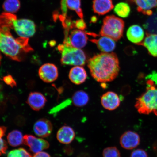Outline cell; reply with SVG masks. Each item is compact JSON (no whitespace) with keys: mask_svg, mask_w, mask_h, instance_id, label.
Instances as JSON below:
<instances>
[{"mask_svg":"<svg viewBox=\"0 0 157 157\" xmlns=\"http://www.w3.org/2000/svg\"><path fill=\"white\" fill-rule=\"evenodd\" d=\"M73 105L77 107H81L86 105L89 101V96L83 90L75 92L72 97Z\"/></svg>","mask_w":157,"mask_h":157,"instance_id":"22","label":"cell"},{"mask_svg":"<svg viewBox=\"0 0 157 157\" xmlns=\"http://www.w3.org/2000/svg\"><path fill=\"white\" fill-rule=\"evenodd\" d=\"M127 36L130 42L141 45L145 39V32L142 27L137 25H131L127 31Z\"/></svg>","mask_w":157,"mask_h":157,"instance_id":"13","label":"cell"},{"mask_svg":"<svg viewBox=\"0 0 157 157\" xmlns=\"http://www.w3.org/2000/svg\"><path fill=\"white\" fill-rule=\"evenodd\" d=\"M86 23L83 19L78 20L74 21L73 28H76L80 30H83L86 28Z\"/></svg>","mask_w":157,"mask_h":157,"instance_id":"31","label":"cell"},{"mask_svg":"<svg viewBox=\"0 0 157 157\" xmlns=\"http://www.w3.org/2000/svg\"><path fill=\"white\" fill-rule=\"evenodd\" d=\"M124 27V22L122 19L114 15L108 16L103 20L100 34L118 41L122 38Z\"/></svg>","mask_w":157,"mask_h":157,"instance_id":"5","label":"cell"},{"mask_svg":"<svg viewBox=\"0 0 157 157\" xmlns=\"http://www.w3.org/2000/svg\"><path fill=\"white\" fill-rule=\"evenodd\" d=\"M3 80L6 83L11 86V87L16 85L15 80L11 75H7L3 78Z\"/></svg>","mask_w":157,"mask_h":157,"instance_id":"33","label":"cell"},{"mask_svg":"<svg viewBox=\"0 0 157 157\" xmlns=\"http://www.w3.org/2000/svg\"><path fill=\"white\" fill-rule=\"evenodd\" d=\"M24 143L29 147L31 152L35 154L48 149L50 146L48 141L30 135L24 136Z\"/></svg>","mask_w":157,"mask_h":157,"instance_id":"8","label":"cell"},{"mask_svg":"<svg viewBox=\"0 0 157 157\" xmlns=\"http://www.w3.org/2000/svg\"><path fill=\"white\" fill-rule=\"evenodd\" d=\"M87 34L83 30L74 29L67 36H65L64 42L68 43L74 48L81 49L87 44Z\"/></svg>","mask_w":157,"mask_h":157,"instance_id":"7","label":"cell"},{"mask_svg":"<svg viewBox=\"0 0 157 157\" xmlns=\"http://www.w3.org/2000/svg\"><path fill=\"white\" fill-rule=\"evenodd\" d=\"M143 27L146 30L147 35H157V9L155 13L149 16Z\"/></svg>","mask_w":157,"mask_h":157,"instance_id":"21","label":"cell"},{"mask_svg":"<svg viewBox=\"0 0 157 157\" xmlns=\"http://www.w3.org/2000/svg\"><path fill=\"white\" fill-rule=\"evenodd\" d=\"M90 40L95 44L98 48L104 53L112 52L116 46L114 40L106 36H102L99 38L91 39Z\"/></svg>","mask_w":157,"mask_h":157,"instance_id":"15","label":"cell"},{"mask_svg":"<svg viewBox=\"0 0 157 157\" xmlns=\"http://www.w3.org/2000/svg\"><path fill=\"white\" fill-rule=\"evenodd\" d=\"M7 139L9 144L12 147L19 146L24 143V136L22 133L18 130L10 132L8 135Z\"/></svg>","mask_w":157,"mask_h":157,"instance_id":"23","label":"cell"},{"mask_svg":"<svg viewBox=\"0 0 157 157\" xmlns=\"http://www.w3.org/2000/svg\"><path fill=\"white\" fill-rule=\"evenodd\" d=\"M146 83V91L137 98L135 106L139 113L157 116V85L152 79L147 80Z\"/></svg>","mask_w":157,"mask_h":157,"instance_id":"2","label":"cell"},{"mask_svg":"<svg viewBox=\"0 0 157 157\" xmlns=\"http://www.w3.org/2000/svg\"><path fill=\"white\" fill-rule=\"evenodd\" d=\"M7 128L5 126H0V138L3 137L5 135Z\"/></svg>","mask_w":157,"mask_h":157,"instance_id":"35","label":"cell"},{"mask_svg":"<svg viewBox=\"0 0 157 157\" xmlns=\"http://www.w3.org/2000/svg\"><path fill=\"white\" fill-rule=\"evenodd\" d=\"M66 4L68 8L75 11L78 16L83 19V14L80 0H66Z\"/></svg>","mask_w":157,"mask_h":157,"instance_id":"27","label":"cell"},{"mask_svg":"<svg viewBox=\"0 0 157 157\" xmlns=\"http://www.w3.org/2000/svg\"><path fill=\"white\" fill-rule=\"evenodd\" d=\"M94 12L99 15L106 14L114 7L112 0H93Z\"/></svg>","mask_w":157,"mask_h":157,"instance_id":"19","label":"cell"},{"mask_svg":"<svg viewBox=\"0 0 157 157\" xmlns=\"http://www.w3.org/2000/svg\"><path fill=\"white\" fill-rule=\"evenodd\" d=\"M33 130L37 136L44 138L50 136L52 133V125L48 120L41 119L35 123Z\"/></svg>","mask_w":157,"mask_h":157,"instance_id":"12","label":"cell"},{"mask_svg":"<svg viewBox=\"0 0 157 157\" xmlns=\"http://www.w3.org/2000/svg\"><path fill=\"white\" fill-rule=\"evenodd\" d=\"M33 157H51V156L48 153L41 151L36 153Z\"/></svg>","mask_w":157,"mask_h":157,"instance_id":"34","label":"cell"},{"mask_svg":"<svg viewBox=\"0 0 157 157\" xmlns=\"http://www.w3.org/2000/svg\"><path fill=\"white\" fill-rule=\"evenodd\" d=\"M7 149L6 142L2 139L0 138V156L5 154Z\"/></svg>","mask_w":157,"mask_h":157,"instance_id":"32","label":"cell"},{"mask_svg":"<svg viewBox=\"0 0 157 157\" xmlns=\"http://www.w3.org/2000/svg\"><path fill=\"white\" fill-rule=\"evenodd\" d=\"M115 13L119 17L126 18L129 16L131 12V8L127 3L121 2L118 3L114 8Z\"/></svg>","mask_w":157,"mask_h":157,"instance_id":"25","label":"cell"},{"mask_svg":"<svg viewBox=\"0 0 157 157\" xmlns=\"http://www.w3.org/2000/svg\"><path fill=\"white\" fill-rule=\"evenodd\" d=\"M140 143L139 135L136 132L131 131L123 133L120 139L121 146L126 150H131L136 148Z\"/></svg>","mask_w":157,"mask_h":157,"instance_id":"10","label":"cell"},{"mask_svg":"<svg viewBox=\"0 0 157 157\" xmlns=\"http://www.w3.org/2000/svg\"><path fill=\"white\" fill-rule=\"evenodd\" d=\"M87 65L92 77L101 83L113 81L120 70L118 58L113 52L96 55L88 60Z\"/></svg>","mask_w":157,"mask_h":157,"instance_id":"1","label":"cell"},{"mask_svg":"<svg viewBox=\"0 0 157 157\" xmlns=\"http://www.w3.org/2000/svg\"><path fill=\"white\" fill-rule=\"evenodd\" d=\"M103 157H121V153L117 147H107L103 151Z\"/></svg>","mask_w":157,"mask_h":157,"instance_id":"29","label":"cell"},{"mask_svg":"<svg viewBox=\"0 0 157 157\" xmlns=\"http://www.w3.org/2000/svg\"><path fill=\"white\" fill-rule=\"evenodd\" d=\"M16 19V16L12 13H3L0 15V27L3 29L10 31L12 29L13 20Z\"/></svg>","mask_w":157,"mask_h":157,"instance_id":"24","label":"cell"},{"mask_svg":"<svg viewBox=\"0 0 157 157\" xmlns=\"http://www.w3.org/2000/svg\"><path fill=\"white\" fill-rule=\"evenodd\" d=\"M101 103L105 109L109 111H113L119 106L121 101L117 94L113 92L109 91L101 96Z\"/></svg>","mask_w":157,"mask_h":157,"instance_id":"11","label":"cell"},{"mask_svg":"<svg viewBox=\"0 0 157 157\" xmlns=\"http://www.w3.org/2000/svg\"><path fill=\"white\" fill-rule=\"evenodd\" d=\"M141 45L147 49L149 54L157 57V35H147Z\"/></svg>","mask_w":157,"mask_h":157,"instance_id":"20","label":"cell"},{"mask_svg":"<svg viewBox=\"0 0 157 157\" xmlns=\"http://www.w3.org/2000/svg\"><path fill=\"white\" fill-rule=\"evenodd\" d=\"M0 51L13 60L21 62L26 53L17 39H15L10 31L0 27Z\"/></svg>","mask_w":157,"mask_h":157,"instance_id":"3","label":"cell"},{"mask_svg":"<svg viewBox=\"0 0 157 157\" xmlns=\"http://www.w3.org/2000/svg\"><path fill=\"white\" fill-rule=\"evenodd\" d=\"M54 157H59V156H55Z\"/></svg>","mask_w":157,"mask_h":157,"instance_id":"37","label":"cell"},{"mask_svg":"<svg viewBox=\"0 0 157 157\" xmlns=\"http://www.w3.org/2000/svg\"><path fill=\"white\" fill-rule=\"evenodd\" d=\"M130 157H148V155L146 151L138 149L131 153Z\"/></svg>","mask_w":157,"mask_h":157,"instance_id":"30","label":"cell"},{"mask_svg":"<svg viewBox=\"0 0 157 157\" xmlns=\"http://www.w3.org/2000/svg\"><path fill=\"white\" fill-rule=\"evenodd\" d=\"M1 59H2V56H1V53H0V64H1Z\"/></svg>","mask_w":157,"mask_h":157,"instance_id":"36","label":"cell"},{"mask_svg":"<svg viewBox=\"0 0 157 157\" xmlns=\"http://www.w3.org/2000/svg\"><path fill=\"white\" fill-rule=\"evenodd\" d=\"M137 6V10L143 14L150 16L152 10L157 7V0H130Z\"/></svg>","mask_w":157,"mask_h":157,"instance_id":"18","label":"cell"},{"mask_svg":"<svg viewBox=\"0 0 157 157\" xmlns=\"http://www.w3.org/2000/svg\"><path fill=\"white\" fill-rule=\"evenodd\" d=\"M61 54V63L63 65L83 66L86 63L87 57L81 49L76 48L68 43L63 42L58 47Z\"/></svg>","mask_w":157,"mask_h":157,"instance_id":"4","label":"cell"},{"mask_svg":"<svg viewBox=\"0 0 157 157\" xmlns=\"http://www.w3.org/2000/svg\"><path fill=\"white\" fill-rule=\"evenodd\" d=\"M20 6L19 0H6L3 5L4 10L8 13H11L17 12Z\"/></svg>","mask_w":157,"mask_h":157,"instance_id":"26","label":"cell"},{"mask_svg":"<svg viewBox=\"0 0 157 157\" xmlns=\"http://www.w3.org/2000/svg\"><path fill=\"white\" fill-rule=\"evenodd\" d=\"M7 157H32L25 149L19 148L10 151L7 155Z\"/></svg>","mask_w":157,"mask_h":157,"instance_id":"28","label":"cell"},{"mask_svg":"<svg viewBox=\"0 0 157 157\" xmlns=\"http://www.w3.org/2000/svg\"><path fill=\"white\" fill-rule=\"evenodd\" d=\"M12 29L21 38H29L34 35L36 26L32 21L28 19H15L13 20Z\"/></svg>","mask_w":157,"mask_h":157,"instance_id":"6","label":"cell"},{"mask_svg":"<svg viewBox=\"0 0 157 157\" xmlns=\"http://www.w3.org/2000/svg\"><path fill=\"white\" fill-rule=\"evenodd\" d=\"M47 102L46 97L39 92H32L29 94L27 103L33 110L38 111L44 106Z\"/></svg>","mask_w":157,"mask_h":157,"instance_id":"14","label":"cell"},{"mask_svg":"<svg viewBox=\"0 0 157 157\" xmlns=\"http://www.w3.org/2000/svg\"><path fill=\"white\" fill-rule=\"evenodd\" d=\"M75 133L72 128L67 125L61 127L57 133L56 137L59 142L62 144H70L73 141Z\"/></svg>","mask_w":157,"mask_h":157,"instance_id":"17","label":"cell"},{"mask_svg":"<svg viewBox=\"0 0 157 157\" xmlns=\"http://www.w3.org/2000/svg\"><path fill=\"white\" fill-rule=\"evenodd\" d=\"M38 74L43 81L48 83H52L58 78V69L54 64H45L39 68Z\"/></svg>","mask_w":157,"mask_h":157,"instance_id":"9","label":"cell"},{"mask_svg":"<svg viewBox=\"0 0 157 157\" xmlns=\"http://www.w3.org/2000/svg\"><path fill=\"white\" fill-rule=\"evenodd\" d=\"M87 75L85 69L82 66H75L70 70L69 78L72 83L79 85L87 79Z\"/></svg>","mask_w":157,"mask_h":157,"instance_id":"16","label":"cell"}]
</instances>
